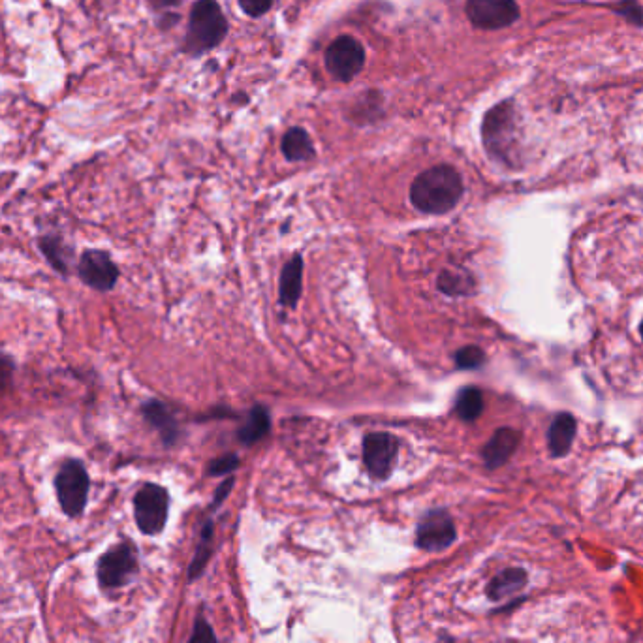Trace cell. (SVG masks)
Here are the masks:
<instances>
[{
  "label": "cell",
  "instance_id": "16",
  "mask_svg": "<svg viewBox=\"0 0 643 643\" xmlns=\"http://www.w3.org/2000/svg\"><path fill=\"white\" fill-rule=\"evenodd\" d=\"M301 288H303V262L301 256H294L281 273L279 281V301L284 307H296L299 298H301Z\"/></svg>",
  "mask_w": 643,
  "mask_h": 643
},
{
  "label": "cell",
  "instance_id": "18",
  "mask_svg": "<svg viewBox=\"0 0 643 643\" xmlns=\"http://www.w3.org/2000/svg\"><path fill=\"white\" fill-rule=\"evenodd\" d=\"M283 155L292 162H301L314 157V143L307 130L290 128L283 138Z\"/></svg>",
  "mask_w": 643,
  "mask_h": 643
},
{
  "label": "cell",
  "instance_id": "14",
  "mask_svg": "<svg viewBox=\"0 0 643 643\" xmlns=\"http://www.w3.org/2000/svg\"><path fill=\"white\" fill-rule=\"evenodd\" d=\"M527 572L523 568H506L497 574L487 585V596L493 602H502L508 596H514L527 585Z\"/></svg>",
  "mask_w": 643,
  "mask_h": 643
},
{
  "label": "cell",
  "instance_id": "22",
  "mask_svg": "<svg viewBox=\"0 0 643 643\" xmlns=\"http://www.w3.org/2000/svg\"><path fill=\"white\" fill-rule=\"evenodd\" d=\"M439 288L448 296H461V294H471L474 283H472L471 277H465L461 273L444 271V273H440Z\"/></svg>",
  "mask_w": 643,
  "mask_h": 643
},
{
  "label": "cell",
  "instance_id": "6",
  "mask_svg": "<svg viewBox=\"0 0 643 643\" xmlns=\"http://www.w3.org/2000/svg\"><path fill=\"white\" fill-rule=\"evenodd\" d=\"M365 66V49L352 36H339L326 51V68L337 81H352L358 78Z\"/></svg>",
  "mask_w": 643,
  "mask_h": 643
},
{
  "label": "cell",
  "instance_id": "17",
  "mask_svg": "<svg viewBox=\"0 0 643 643\" xmlns=\"http://www.w3.org/2000/svg\"><path fill=\"white\" fill-rule=\"evenodd\" d=\"M40 252L46 256L49 266L53 267L57 273L63 277L70 275V260L74 256V251L66 245L61 236H42L38 239Z\"/></svg>",
  "mask_w": 643,
  "mask_h": 643
},
{
  "label": "cell",
  "instance_id": "27",
  "mask_svg": "<svg viewBox=\"0 0 643 643\" xmlns=\"http://www.w3.org/2000/svg\"><path fill=\"white\" fill-rule=\"evenodd\" d=\"M275 0H239L241 10L251 17H262L273 8Z\"/></svg>",
  "mask_w": 643,
  "mask_h": 643
},
{
  "label": "cell",
  "instance_id": "24",
  "mask_svg": "<svg viewBox=\"0 0 643 643\" xmlns=\"http://www.w3.org/2000/svg\"><path fill=\"white\" fill-rule=\"evenodd\" d=\"M617 16L625 17L630 25L642 27L643 25V8L638 0H621L617 4L610 6Z\"/></svg>",
  "mask_w": 643,
  "mask_h": 643
},
{
  "label": "cell",
  "instance_id": "26",
  "mask_svg": "<svg viewBox=\"0 0 643 643\" xmlns=\"http://www.w3.org/2000/svg\"><path fill=\"white\" fill-rule=\"evenodd\" d=\"M14 371H16L14 360L8 354L0 352V393L6 392L12 386Z\"/></svg>",
  "mask_w": 643,
  "mask_h": 643
},
{
  "label": "cell",
  "instance_id": "9",
  "mask_svg": "<svg viewBox=\"0 0 643 643\" xmlns=\"http://www.w3.org/2000/svg\"><path fill=\"white\" fill-rule=\"evenodd\" d=\"M78 275L81 283L96 292H110L119 281L121 271L113 262L110 252L87 249L79 258Z\"/></svg>",
  "mask_w": 643,
  "mask_h": 643
},
{
  "label": "cell",
  "instance_id": "4",
  "mask_svg": "<svg viewBox=\"0 0 643 643\" xmlns=\"http://www.w3.org/2000/svg\"><path fill=\"white\" fill-rule=\"evenodd\" d=\"M55 493L61 510L68 518H79L89 501L91 478L79 459H66L55 474Z\"/></svg>",
  "mask_w": 643,
  "mask_h": 643
},
{
  "label": "cell",
  "instance_id": "30",
  "mask_svg": "<svg viewBox=\"0 0 643 643\" xmlns=\"http://www.w3.org/2000/svg\"><path fill=\"white\" fill-rule=\"evenodd\" d=\"M181 0H149V4L155 8V10H166V8H173L177 6Z\"/></svg>",
  "mask_w": 643,
  "mask_h": 643
},
{
  "label": "cell",
  "instance_id": "19",
  "mask_svg": "<svg viewBox=\"0 0 643 643\" xmlns=\"http://www.w3.org/2000/svg\"><path fill=\"white\" fill-rule=\"evenodd\" d=\"M484 412V395L478 388H465L457 393L455 399V414L463 422H474Z\"/></svg>",
  "mask_w": 643,
  "mask_h": 643
},
{
  "label": "cell",
  "instance_id": "10",
  "mask_svg": "<svg viewBox=\"0 0 643 643\" xmlns=\"http://www.w3.org/2000/svg\"><path fill=\"white\" fill-rule=\"evenodd\" d=\"M457 538L455 523L446 510H431L420 519L416 529V546L427 553H439L450 548Z\"/></svg>",
  "mask_w": 643,
  "mask_h": 643
},
{
  "label": "cell",
  "instance_id": "23",
  "mask_svg": "<svg viewBox=\"0 0 643 643\" xmlns=\"http://www.w3.org/2000/svg\"><path fill=\"white\" fill-rule=\"evenodd\" d=\"M454 360L455 365H457L459 369L469 371V369L482 367V365L486 363V354H484V350L478 348V346H463V348H459V350L455 352Z\"/></svg>",
  "mask_w": 643,
  "mask_h": 643
},
{
  "label": "cell",
  "instance_id": "31",
  "mask_svg": "<svg viewBox=\"0 0 643 643\" xmlns=\"http://www.w3.org/2000/svg\"><path fill=\"white\" fill-rule=\"evenodd\" d=\"M640 333H642V339H643V322H642V326H640Z\"/></svg>",
  "mask_w": 643,
  "mask_h": 643
},
{
  "label": "cell",
  "instance_id": "28",
  "mask_svg": "<svg viewBox=\"0 0 643 643\" xmlns=\"http://www.w3.org/2000/svg\"><path fill=\"white\" fill-rule=\"evenodd\" d=\"M237 467H239V459H237L236 455H224V457L215 459V461L209 465V474H211V476L228 474V472L236 471Z\"/></svg>",
  "mask_w": 643,
  "mask_h": 643
},
{
  "label": "cell",
  "instance_id": "13",
  "mask_svg": "<svg viewBox=\"0 0 643 643\" xmlns=\"http://www.w3.org/2000/svg\"><path fill=\"white\" fill-rule=\"evenodd\" d=\"M576 433H578V424H576L574 416H570L566 412L555 416V420L549 425L548 431V446L551 455L553 457H565L570 452V448H572Z\"/></svg>",
  "mask_w": 643,
  "mask_h": 643
},
{
  "label": "cell",
  "instance_id": "3",
  "mask_svg": "<svg viewBox=\"0 0 643 643\" xmlns=\"http://www.w3.org/2000/svg\"><path fill=\"white\" fill-rule=\"evenodd\" d=\"M228 34V21L217 0H196L192 4L189 32L183 49L189 55H204L217 48Z\"/></svg>",
  "mask_w": 643,
  "mask_h": 643
},
{
  "label": "cell",
  "instance_id": "29",
  "mask_svg": "<svg viewBox=\"0 0 643 643\" xmlns=\"http://www.w3.org/2000/svg\"><path fill=\"white\" fill-rule=\"evenodd\" d=\"M234 486V480H226L222 486L219 487V491L215 493V501H213V506H219L220 502L224 501L230 493V489Z\"/></svg>",
  "mask_w": 643,
  "mask_h": 643
},
{
  "label": "cell",
  "instance_id": "5",
  "mask_svg": "<svg viewBox=\"0 0 643 643\" xmlns=\"http://www.w3.org/2000/svg\"><path fill=\"white\" fill-rule=\"evenodd\" d=\"M170 514V495L157 484H145L134 497V518L143 534L162 533Z\"/></svg>",
  "mask_w": 643,
  "mask_h": 643
},
{
  "label": "cell",
  "instance_id": "20",
  "mask_svg": "<svg viewBox=\"0 0 643 643\" xmlns=\"http://www.w3.org/2000/svg\"><path fill=\"white\" fill-rule=\"evenodd\" d=\"M269 414L264 407H254L247 418L245 425L239 431V439L245 444H254L258 440L264 439L269 433Z\"/></svg>",
  "mask_w": 643,
  "mask_h": 643
},
{
  "label": "cell",
  "instance_id": "21",
  "mask_svg": "<svg viewBox=\"0 0 643 643\" xmlns=\"http://www.w3.org/2000/svg\"><path fill=\"white\" fill-rule=\"evenodd\" d=\"M213 523L207 521L205 523L204 531H202V538H200V544H198V549L194 553V559L189 566V580L194 581L198 580L202 574H204L205 566L209 563L211 555H213Z\"/></svg>",
  "mask_w": 643,
  "mask_h": 643
},
{
  "label": "cell",
  "instance_id": "25",
  "mask_svg": "<svg viewBox=\"0 0 643 643\" xmlns=\"http://www.w3.org/2000/svg\"><path fill=\"white\" fill-rule=\"evenodd\" d=\"M189 643H219L213 628L205 621V617H202V615L194 623V630H192Z\"/></svg>",
  "mask_w": 643,
  "mask_h": 643
},
{
  "label": "cell",
  "instance_id": "7",
  "mask_svg": "<svg viewBox=\"0 0 643 643\" xmlns=\"http://www.w3.org/2000/svg\"><path fill=\"white\" fill-rule=\"evenodd\" d=\"M516 0H467V17L476 29L501 31L518 21Z\"/></svg>",
  "mask_w": 643,
  "mask_h": 643
},
{
  "label": "cell",
  "instance_id": "8",
  "mask_svg": "<svg viewBox=\"0 0 643 643\" xmlns=\"http://www.w3.org/2000/svg\"><path fill=\"white\" fill-rule=\"evenodd\" d=\"M136 570H138L136 549L125 542V544L111 548L100 557L98 566H96V576H98L102 587L115 589V587L126 585L128 580L136 574Z\"/></svg>",
  "mask_w": 643,
  "mask_h": 643
},
{
  "label": "cell",
  "instance_id": "2",
  "mask_svg": "<svg viewBox=\"0 0 643 643\" xmlns=\"http://www.w3.org/2000/svg\"><path fill=\"white\" fill-rule=\"evenodd\" d=\"M482 142L487 155L504 166H516L519 151L518 110L512 100L499 102L482 121Z\"/></svg>",
  "mask_w": 643,
  "mask_h": 643
},
{
  "label": "cell",
  "instance_id": "11",
  "mask_svg": "<svg viewBox=\"0 0 643 643\" xmlns=\"http://www.w3.org/2000/svg\"><path fill=\"white\" fill-rule=\"evenodd\" d=\"M399 444L390 433H371L363 440V463L375 480H388L395 469Z\"/></svg>",
  "mask_w": 643,
  "mask_h": 643
},
{
  "label": "cell",
  "instance_id": "15",
  "mask_svg": "<svg viewBox=\"0 0 643 643\" xmlns=\"http://www.w3.org/2000/svg\"><path fill=\"white\" fill-rule=\"evenodd\" d=\"M142 414L145 422L157 429L166 444L175 442V439H177V422H175V416H173L170 408L157 401V399H153V401L143 403Z\"/></svg>",
  "mask_w": 643,
  "mask_h": 643
},
{
  "label": "cell",
  "instance_id": "12",
  "mask_svg": "<svg viewBox=\"0 0 643 643\" xmlns=\"http://www.w3.org/2000/svg\"><path fill=\"white\" fill-rule=\"evenodd\" d=\"M519 442H521V433L516 429H512V427L497 429L493 433V437L487 440L486 446L482 450V459H484L487 469L502 467L518 450Z\"/></svg>",
  "mask_w": 643,
  "mask_h": 643
},
{
  "label": "cell",
  "instance_id": "1",
  "mask_svg": "<svg viewBox=\"0 0 643 643\" xmlns=\"http://www.w3.org/2000/svg\"><path fill=\"white\" fill-rule=\"evenodd\" d=\"M465 192L461 173L454 166L439 164L420 173L410 187V202L425 215H446L459 204Z\"/></svg>",
  "mask_w": 643,
  "mask_h": 643
}]
</instances>
